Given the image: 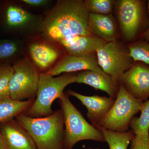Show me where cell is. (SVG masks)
<instances>
[{
    "mask_svg": "<svg viewBox=\"0 0 149 149\" xmlns=\"http://www.w3.org/2000/svg\"><path fill=\"white\" fill-rule=\"evenodd\" d=\"M35 99L18 101L9 97L0 100V124L25 113L32 106Z\"/></svg>",
    "mask_w": 149,
    "mask_h": 149,
    "instance_id": "17",
    "label": "cell"
},
{
    "mask_svg": "<svg viewBox=\"0 0 149 149\" xmlns=\"http://www.w3.org/2000/svg\"><path fill=\"white\" fill-rule=\"evenodd\" d=\"M127 46L134 62L140 61L149 65V42L140 39Z\"/></svg>",
    "mask_w": 149,
    "mask_h": 149,
    "instance_id": "21",
    "label": "cell"
},
{
    "mask_svg": "<svg viewBox=\"0 0 149 149\" xmlns=\"http://www.w3.org/2000/svg\"><path fill=\"white\" fill-rule=\"evenodd\" d=\"M63 50L57 44L47 38L35 40L28 47L31 62L40 73L49 72L64 56Z\"/></svg>",
    "mask_w": 149,
    "mask_h": 149,
    "instance_id": "9",
    "label": "cell"
},
{
    "mask_svg": "<svg viewBox=\"0 0 149 149\" xmlns=\"http://www.w3.org/2000/svg\"><path fill=\"white\" fill-rule=\"evenodd\" d=\"M130 144V149H149V133L135 135Z\"/></svg>",
    "mask_w": 149,
    "mask_h": 149,
    "instance_id": "25",
    "label": "cell"
},
{
    "mask_svg": "<svg viewBox=\"0 0 149 149\" xmlns=\"http://www.w3.org/2000/svg\"><path fill=\"white\" fill-rule=\"evenodd\" d=\"M76 83L90 85L96 90L105 92L110 97L115 99L119 88L107 74L93 70H83L79 72L77 75Z\"/></svg>",
    "mask_w": 149,
    "mask_h": 149,
    "instance_id": "16",
    "label": "cell"
},
{
    "mask_svg": "<svg viewBox=\"0 0 149 149\" xmlns=\"http://www.w3.org/2000/svg\"><path fill=\"white\" fill-rule=\"evenodd\" d=\"M0 131L7 149H37L32 137L16 119L1 123Z\"/></svg>",
    "mask_w": 149,
    "mask_h": 149,
    "instance_id": "13",
    "label": "cell"
},
{
    "mask_svg": "<svg viewBox=\"0 0 149 149\" xmlns=\"http://www.w3.org/2000/svg\"><path fill=\"white\" fill-rule=\"evenodd\" d=\"M88 26L93 35L106 42L117 41L116 22L111 14L100 15L89 13Z\"/></svg>",
    "mask_w": 149,
    "mask_h": 149,
    "instance_id": "15",
    "label": "cell"
},
{
    "mask_svg": "<svg viewBox=\"0 0 149 149\" xmlns=\"http://www.w3.org/2000/svg\"><path fill=\"white\" fill-rule=\"evenodd\" d=\"M121 35L127 42L135 41L149 27L145 1L118 0L115 4Z\"/></svg>",
    "mask_w": 149,
    "mask_h": 149,
    "instance_id": "5",
    "label": "cell"
},
{
    "mask_svg": "<svg viewBox=\"0 0 149 149\" xmlns=\"http://www.w3.org/2000/svg\"><path fill=\"white\" fill-rule=\"evenodd\" d=\"M94 54L84 56L66 55L47 73L54 76L62 73L93 70L102 74H105L99 66L97 56Z\"/></svg>",
    "mask_w": 149,
    "mask_h": 149,
    "instance_id": "11",
    "label": "cell"
},
{
    "mask_svg": "<svg viewBox=\"0 0 149 149\" xmlns=\"http://www.w3.org/2000/svg\"><path fill=\"white\" fill-rule=\"evenodd\" d=\"M77 75L73 73H65L54 77L47 73H40L36 98L25 114L34 118L49 116L54 113L52 105L55 100L64 94L68 85L76 83Z\"/></svg>",
    "mask_w": 149,
    "mask_h": 149,
    "instance_id": "4",
    "label": "cell"
},
{
    "mask_svg": "<svg viewBox=\"0 0 149 149\" xmlns=\"http://www.w3.org/2000/svg\"><path fill=\"white\" fill-rule=\"evenodd\" d=\"M83 149H100L98 148H84Z\"/></svg>",
    "mask_w": 149,
    "mask_h": 149,
    "instance_id": "30",
    "label": "cell"
},
{
    "mask_svg": "<svg viewBox=\"0 0 149 149\" xmlns=\"http://www.w3.org/2000/svg\"><path fill=\"white\" fill-rule=\"evenodd\" d=\"M0 149H7L0 131Z\"/></svg>",
    "mask_w": 149,
    "mask_h": 149,
    "instance_id": "28",
    "label": "cell"
},
{
    "mask_svg": "<svg viewBox=\"0 0 149 149\" xmlns=\"http://www.w3.org/2000/svg\"><path fill=\"white\" fill-rule=\"evenodd\" d=\"M148 14L149 17V0L148 1Z\"/></svg>",
    "mask_w": 149,
    "mask_h": 149,
    "instance_id": "29",
    "label": "cell"
},
{
    "mask_svg": "<svg viewBox=\"0 0 149 149\" xmlns=\"http://www.w3.org/2000/svg\"><path fill=\"white\" fill-rule=\"evenodd\" d=\"M31 14L24 9L15 6H9L6 13L8 25L11 27H21L31 19Z\"/></svg>",
    "mask_w": 149,
    "mask_h": 149,
    "instance_id": "20",
    "label": "cell"
},
{
    "mask_svg": "<svg viewBox=\"0 0 149 149\" xmlns=\"http://www.w3.org/2000/svg\"><path fill=\"white\" fill-rule=\"evenodd\" d=\"M13 72V67L10 65H0V100L10 97L9 84Z\"/></svg>",
    "mask_w": 149,
    "mask_h": 149,
    "instance_id": "23",
    "label": "cell"
},
{
    "mask_svg": "<svg viewBox=\"0 0 149 149\" xmlns=\"http://www.w3.org/2000/svg\"><path fill=\"white\" fill-rule=\"evenodd\" d=\"M103 135L109 149H128L135 134L131 130L124 133H117L97 126Z\"/></svg>",
    "mask_w": 149,
    "mask_h": 149,
    "instance_id": "18",
    "label": "cell"
},
{
    "mask_svg": "<svg viewBox=\"0 0 149 149\" xmlns=\"http://www.w3.org/2000/svg\"><path fill=\"white\" fill-rule=\"evenodd\" d=\"M96 54L99 66L119 86L121 76L134 62L128 46L117 41L107 42Z\"/></svg>",
    "mask_w": 149,
    "mask_h": 149,
    "instance_id": "7",
    "label": "cell"
},
{
    "mask_svg": "<svg viewBox=\"0 0 149 149\" xmlns=\"http://www.w3.org/2000/svg\"><path fill=\"white\" fill-rule=\"evenodd\" d=\"M105 42L94 35L77 36L62 40L58 44L68 55H89L96 53Z\"/></svg>",
    "mask_w": 149,
    "mask_h": 149,
    "instance_id": "14",
    "label": "cell"
},
{
    "mask_svg": "<svg viewBox=\"0 0 149 149\" xmlns=\"http://www.w3.org/2000/svg\"><path fill=\"white\" fill-rule=\"evenodd\" d=\"M23 3L32 6H40L45 4L47 1L45 0H23Z\"/></svg>",
    "mask_w": 149,
    "mask_h": 149,
    "instance_id": "26",
    "label": "cell"
},
{
    "mask_svg": "<svg viewBox=\"0 0 149 149\" xmlns=\"http://www.w3.org/2000/svg\"><path fill=\"white\" fill-rule=\"evenodd\" d=\"M67 93L59 99L64 117V137L63 149H73L78 142L90 140L105 142L100 130L89 123L70 100Z\"/></svg>",
    "mask_w": 149,
    "mask_h": 149,
    "instance_id": "3",
    "label": "cell"
},
{
    "mask_svg": "<svg viewBox=\"0 0 149 149\" xmlns=\"http://www.w3.org/2000/svg\"><path fill=\"white\" fill-rule=\"evenodd\" d=\"M13 72L10 82L11 98L23 101L35 99L40 73L28 59H22L13 66Z\"/></svg>",
    "mask_w": 149,
    "mask_h": 149,
    "instance_id": "8",
    "label": "cell"
},
{
    "mask_svg": "<svg viewBox=\"0 0 149 149\" xmlns=\"http://www.w3.org/2000/svg\"><path fill=\"white\" fill-rule=\"evenodd\" d=\"M140 111V116H134L130 124L131 130L135 135L149 133V100L143 102Z\"/></svg>",
    "mask_w": 149,
    "mask_h": 149,
    "instance_id": "19",
    "label": "cell"
},
{
    "mask_svg": "<svg viewBox=\"0 0 149 149\" xmlns=\"http://www.w3.org/2000/svg\"><path fill=\"white\" fill-rule=\"evenodd\" d=\"M143 103L130 96L120 84L112 107L97 126L117 133L127 132L131 120L140 111Z\"/></svg>",
    "mask_w": 149,
    "mask_h": 149,
    "instance_id": "6",
    "label": "cell"
},
{
    "mask_svg": "<svg viewBox=\"0 0 149 149\" xmlns=\"http://www.w3.org/2000/svg\"><path fill=\"white\" fill-rule=\"evenodd\" d=\"M67 94L78 99L86 107L88 110L87 116L95 127L98 125L111 109L115 100V99L110 97L97 95H84L72 90H69Z\"/></svg>",
    "mask_w": 149,
    "mask_h": 149,
    "instance_id": "12",
    "label": "cell"
},
{
    "mask_svg": "<svg viewBox=\"0 0 149 149\" xmlns=\"http://www.w3.org/2000/svg\"><path fill=\"white\" fill-rule=\"evenodd\" d=\"M113 0H86L84 3L89 13L111 14L115 4Z\"/></svg>",
    "mask_w": 149,
    "mask_h": 149,
    "instance_id": "22",
    "label": "cell"
},
{
    "mask_svg": "<svg viewBox=\"0 0 149 149\" xmlns=\"http://www.w3.org/2000/svg\"><path fill=\"white\" fill-rule=\"evenodd\" d=\"M17 51L16 43L7 40H0V60L8 58Z\"/></svg>",
    "mask_w": 149,
    "mask_h": 149,
    "instance_id": "24",
    "label": "cell"
},
{
    "mask_svg": "<svg viewBox=\"0 0 149 149\" xmlns=\"http://www.w3.org/2000/svg\"><path fill=\"white\" fill-rule=\"evenodd\" d=\"M15 118L32 137L37 149H63L64 122L61 109L47 117L34 118L22 113Z\"/></svg>",
    "mask_w": 149,
    "mask_h": 149,
    "instance_id": "2",
    "label": "cell"
},
{
    "mask_svg": "<svg viewBox=\"0 0 149 149\" xmlns=\"http://www.w3.org/2000/svg\"><path fill=\"white\" fill-rule=\"evenodd\" d=\"M120 84L134 99L146 101L149 97V65L141 62H134L121 76Z\"/></svg>",
    "mask_w": 149,
    "mask_h": 149,
    "instance_id": "10",
    "label": "cell"
},
{
    "mask_svg": "<svg viewBox=\"0 0 149 149\" xmlns=\"http://www.w3.org/2000/svg\"><path fill=\"white\" fill-rule=\"evenodd\" d=\"M88 16L84 1H59L45 17L41 27L46 38L58 44L75 36L93 35Z\"/></svg>",
    "mask_w": 149,
    "mask_h": 149,
    "instance_id": "1",
    "label": "cell"
},
{
    "mask_svg": "<svg viewBox=\"0 0 149 149\" xmlns=\"http://www.w3.org/2000/svg\"><path fill=\"white\" fill-rule=\"evenodd\" d=\"M140 39L149 42V27L141 35Z\"/></svg>",
    "mask_w": 149,
    "mask_h": 149,
    "instance_id": "27",
    "label": "cell"
}]
</instances>
